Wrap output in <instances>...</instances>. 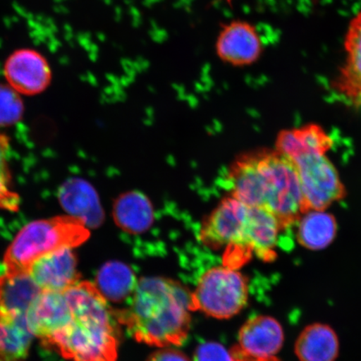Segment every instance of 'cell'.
I'll return each instance as SVG.
<instances>
[{
	"instance_id": "6da1fadb",
	"label": "cell",
	"mask_w": 361,
	"mask_h": 361,
	"mask_svg": "<svg viewBox=\"0 0 361 361\" xmlns=\"http://www.w3.org/2000/svg\"><path fill=\"white\" fill-rule=\"evenodd\" d=\"M192 293L177 281L143 278L128 308L114 310L121 326L135 341L149 345H182L191 326Z\"/></svg>"
},
{
	"instance_id": "7a4b0ae2",
	"label": "cell",
	"mask_w": 361,
	"mask_h": 361,
	"mask_svg": "<svg viewBox=\"0 0 361 361\" xmlns=\"http://www.w3.org/2000/svg\"><path fill=\"white\" fill-rule=\"evenodd\" d=\"M230 183L231 196L247 206L269 212L283 231L295 226L305 214L295 166L277 150L242 158L234 165Z\"/></svg>"
},
{
	"instance_id": "3957f363",
	"label": "cell",
	"mask_w": 361,
	"mask_h": 361,
	"mask_svg": "<svg viewBox=\"0 0 361 361\" xmlns=\"http://www.w3.org/2000/svg\"><path fill=\"white\" fill-rule=\"evenodd\" d=\"M64 292L73 319L47 348L72 361H116L119 323L96 284L79 281Z\"/></svg>"
},
{
	"instance_id": "277c9868",
	"label": "cell",
	"mask_w": 361,
	"mask_h": 361,
	"mask_svg": "<svg viewBox=\"0 0 361 361\" xmlns=\"http://www.w3.org/2000/svg\"><path fill=\"white\" fill-rule=\"evenodd\" d=\"M88 237L87 226L70 215L31 222L8 246L4 257L6 272L28 273L40 257L61 248L78 247Z\"/></svg>"
},
{
	"instance_id": "5b68a950",
	"label": "cell",
	"mask_w": 361,
	"mask_h": 361,
	"mask_svg": "<svg viewBox=\"0 0 361 361\" xmlns=\"http://www.w3.org/2000/svg\"><path fill=\"white\" fill-rule=\"evenodd\" d=\"M248 286L246 277L236 269L216 266L203 272L192 293V311L228 319L238 314L247 305Z\"/></svg>"
},
{
	"instance_id": "8992f818",
	"label": "cell",
	"mask_w": 361,
	"mask_h": 361,
	"mask_svg": "<svg viewBox=\"0 0 361 361\" xmlns=\"http://www.w3.org/2000/svg\"><path fill=\"white\" fill-rule=\"evenodd\" d=\"M250 207L230 195L221 202L201 230V240L210 247H229L225 264L235 268L250 258L247 247Z\"/></svg>"
},
{
	"instance_id": "52a82bcc",
	"label": "cell",
	"mask_w": 361,
	"mask_h": 361,
	"mask_svg": "<svg viewBox=\"0 0 361 361\" xmlns=\"http://www.w3.org/2000/svg\"><path fill=\"white\" fill-rule=\"evenodd\" d=\"M295 165L303 194L305 214L326 211L346 196L340 175L326 153L304 152L288 158Z\"/></svg>"
},
{
	"instance_id": "ba28073f",
	"label": "cell",
	"mask_w": 361,
	"mask_h": 361,
	"mask_svg": "<svg viewBox=\"0 0 361 361\" xmlns=\"http://www.w3.org/2000/svg\"><path fill=\"white\" fill-rule=\"evenodd\" d=\"M216 56L234 67L254 65L264 52V42L254 25L245 20H233L222 26L216 40Z\"/></svg>"
},
{
	"instance_id": "9c48e42d",
	"label": "cell",
	"mask_w": 361,
	"mask_h": 361,
	"mask_svg": "<svg viewBox=\"0 0 361 361\" xmlns=\"http://www.w3.org/2000/svg\"><path fill=\"white\" fill-rule=\"evenodd\" d=\"M4 75L8 85L27 96L43 92L52 80V71L47 58L30 48L16 49L8 56Z\"/></svg>"
},
{
	"instance_id": "30bf717a",
	"label": "cell",
	"mask_w": 361,
	"mask_h": 361,
	"mask_svg": "<svg viewBox=\"0 0 361 361\" xmlns=\"http://www.w3.org/2000/svg\"><path fill=\"white\" fill-rule=\"evenodd\" d=\"M25 318L30 332L47 347L69 326L73 314L65 292L42 291L30 306Z\"/></svg>"
},
{
	"instance_id": "8fae6325",
	"label": "cell",
	"mask_w": 361,
	"mask_h": 361,
	"mask_svg": "<svg viewBox=\"0 0 361 361\" xmlns=\"http://www.w3.org/2000/svg\"><path fill=\"white\" fill-rule=\"evenodd\" d=\"M28 274L42 291L64 292L80 281L73 248L49 252L31 264Z\"/></svg>"
},
{
	"instance_id": "7c38bea8",
	"label": "cell",
	"mask_w": 361,
	"mask_h": 361,
	"mask_svg": "<svg viewBox=\"0 0 361 361\" xmlns=\"http://www.w3.org/2000/svg\"><path fill=\"white\" fill-rule=\"evenodd\" d=\"M343 47L345 60L333 88L347 100L361 105V11L350 21Z\"/></svg>"
},
{
	"instance_id": "4fadbf2b",
	"label": "cell",
	"mask_w": 361,
	"mask_h": 361,
	"mask_svg": "<svg viewBox=\"0 0 361 361\" xmlns=\"http://www.w3.org/2000/svg\"><path fill=\"white\" fill-rule=\"evenodd\" d=\"M283 341L281 324L270 316L259 315L243 324L238 347L248 357L269 359L281 350Z\"/></svg>"
},
{
	"instance_id": "5bb4252c",
	"label": "cell",
	"mask_w": 361,
	"mask_h": 361,
	"mask_svg": "<svg viewBox=\"0 0 361 361\" xmlns=\"http://www.w3.org/2000/svg\"><path fill=\"white\" fill-rule=\"evenodd\" d=\"M39 288L28 273H4L0 276V322L25 317Z\"/></svg>"
},
{
	"instance_id": "9a60e30c",
	"label": "cell",
	"mask_w": 361,
	"mask_h": 361,
	"mask_svg": "<svg viewBox=\"0 0 361 361\" xmlns=\"http://www.w3.org/2000/svg\"><path fill=\"white\" fill-rule=\"evenodd\" d=\"M60 201L70 216L79 219L87 227L101 224L102 211L93 188L83 180L71 179L61 188Z\"/></svg>"
},
{
	"instance_id": "2e32d148",
	"label": "cell",
	"mask_w": 361,
	"mask_h": 361,
	"mask_svg": "<svg viewBox=\"0 0 361 361\" xmlns=\"http://www.w3.org/2000/svg\"><path fill=\"white\" fill-rule=\"evenodd\" d=\"M281 232V226L273 214L264 209L250 207L247 247L252 255L264 261H273Z\"/></svg>"
},
{
	"instance_id": "e0dca14e",
	"label": "cell",
	"mask_w": 361,
	"mask_h": 361,
	"mask_svg": "<svg viewBox=\"0 0 361 361\" xmlns=\"http://www.w3.org/2000/svg\"><path fill=\"white\" fill-rule=\"evenodd\" d=\"M333 146L334 140L322 126L309 124L282 130L275 143V150L291 158L300 153L310 152L327 154Z\"/></svg>"
},
{
	"instance_id": "ac0fdd59",
	"label": "cell",
	"mask_w": 361,
	"mask_h": 361,
	"mask_svg": "<svg viewBox=\"0 0 361 361\" xmlns=\"http://www.w3.org/2000/svg\"><path fill=\"white\" fill-rule=\"evenodd\" d=\"M338 338L327 324L316 323L307 326L298 337L295 351L300 361H336Z\"/></svg>"
},
{
	"instance_id": "d6986e66",
	"label": "cell",
	"mask_w": 361,
	"mask_h": 361,
	"mask_svg": "<svg viewBox=\"0 0 361 361\" xmlns=\"http://www.w3.org/2000/svg\"><path fill=\"white\" fill-rule=\"evenodd\" d=\"M137 283L134 271L129 266L112 261L99 270L96 286L107 301L121 303L129 301Z\"/></svg>"
},
{
	"instance_id": "ffe728a7",
	"label": "cell",
	"mask_w": 361,
	"mask_h": 361,
	"mask_svg": "<svg viewBox=\"0 0 361 361\" xmlns=\"http://www.w3.org/2000/svg\"><path fill=\"white\" fill-rule=\"evenodd\" d=\"M297 240L310 250H322L335 239L337 223L335 216L326 211H310L296 224Z\"/></svg>"
},
{
	"instance_id": "44dd1931",
	"label": "cell",
	"mask_w": 361,
	"mask_h": 361,
	"mask_svg": "<svg viewBox=\"0 0 361 361\" xmlns=\"http://www.w3.org/2000/svg\"><path fill=\"white\" fill-rule=\"evenodd\" d=\"M34 337L25 317L0 322V361H25Z\"/></svg>"
},
{
	"instance_id": "7402d4cb",
	"label": "cell",
	"mask_w": 361,
	"mask_h": 361,
	"mask_svg": "<svg viewBox=\"0 0 361 361\" xmlns=\"http://www.w3.org/2000/svg\"><path fill=\"white\" fill-rule=\"evenodd\" d=\"M114 216L121 228L129 232L140 233L151 225L153 213L145 197L137 193L126 194L116 201Z\"/></svg>"
},
{
	"instance_id": "603a6c76",
	"label": "cell",
	"mask_w": 361,
	"mask_h": 361,
	"mask_svg": "<svg viewBox=\"0 0 361 361\" xmlns=\"http://www.w3.org/2000/svg\"><path fill=\"white\" fill-rule=\"evenodd\" d=\"M24 114V104L20 93L10 85L0 83V126H10L20 121Z\"/></svg>"
},
{
	"instance_id": "cb8c5ba5",
	"label": "cell",
	"mask_w": 361,
	"mask_h": 361,
	"mask_svg": "<svg viewBox=\"0 0 361 361\" xmlns=\"http://www.w3.org/2000/svg\"><path fill=\"white\" fill-rule=\"evenodd\" d=\"M11 174L8 164L0 162V209L17 211L20 207V197L11 190Z\"/></svg>"
},
{
	"instance_id": "d4e9b609",
	"label": "cell",
	"mask_w": 361,
	"mask_h": 361,
	"mask_svg": "<svg viewBox=\"0 0 361 361\" xmlns=\"http://www.w3.org/2000/svg\"><path fill=\"white\" fill-rule=\"evenodd\" d=\"M194 361H236L231 352L216 342H204L197 346Z\"/></svg>"
},
{
	"instance_id": "484cf974",
	"label": "cell",
	"mask_w": 361,
	"mask_h": 361,
	"mask_svg": "<svg viewBox=\"0 0 361 361\" xmlns=\"http://www.w3.org/2000/svg\"><path fill=\"white\" fill-rule=\"evenodd\" d=\"M147 361H190L186 355L177 350L165 348L154 352Z\"/></svg>"
},
{
	"instance_id": "4316f807",
	"label": "cell",
	"mask_w": 361,
	"mask_h": 361,
	"mask_svg": "<svg viewBox=\"0 0 361 361\" xmlns=\"http://www.w3.org/2000/svg\"><path fill=\"white\" fill-rule=\"evenodd\" d=\"M231 352L234 356V358H235L236 361H279L276 358L272 357L269 359H254L251 357H248L239 348L238 346L234 347L231 350Z\"/></svg>"
},
{
	"instance_id": "83f0119b",
	"label": "cell",
	"mask_w": 361,
	"mask_h": 361,
	"mask_svg": "<svg viewBox=\"0 0 361 361\" xmlns=\"http://www.w3.org/2000/svg\"><path fill=\"white\" fill-rule=\"evenodd\" d=\"M224 1H226V2H228V3H229V2L233 1V0H224Z\"/></svg>"
}]
</instances>
